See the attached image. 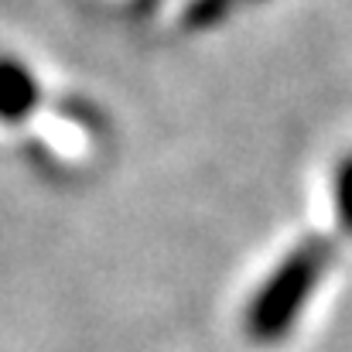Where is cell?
Masks as SVG:
<instances>
[{
  "label": "cell",
  "mask_w": 352,
  "mask_h": 352,
  "mask_svg": "<svg viewBox=\"0 0 352 352\" xmlns=\"http://www.w3.org/2000/svg\"><path fill=\"white\" fill-rule=\"evenodd\" d=\"M28 100H31V86H28L24 72H17L10 65H0V113L14 117L28 107Z\"/></svg>",
  "instance_id": "obj_2"
},
{
  "label": "cell",
  "mask_w": 352,
  "mask_h": 352,
  "mask_svg": "<svg viewBox=\"0 0 352 352\" xmlns=\"http://www.w3.org/2000/svg\"><path fill=\"white\" fill-rule=\"evenodd\" d=\"M322 267H325L322 243H305L294 256H287L280 263V270L274 274V280L267 284V291H260V298L253 305V332L260 339H274L284 332L287 318H294L298 308L305 305Z\"/></svg>",
  "instance_id": "obj_1"
},
{
  "label": "cell",
  "mask_w": 352,
  "mask_h": 352,
  "mask_svg": "<svg viewBox=\"0 0 352 352\" xmlns=\"http://www.w3.org/2000/svg\"><path fill=\"white\" fill-rule=\"evenodd\" d=\"M336 202H339V216H342V223L352 230V161L339 171V182H336Z\"/></svg>",
  "instance_id": "obj_3"
}]
</instances>
